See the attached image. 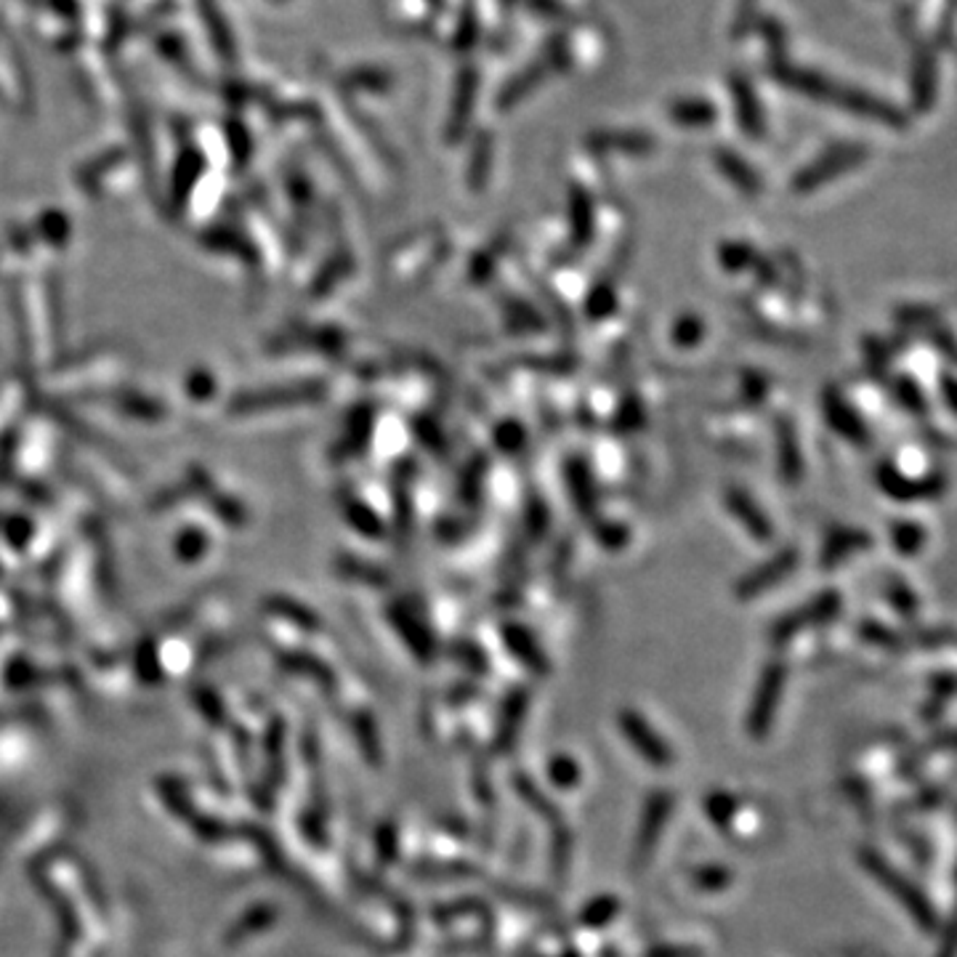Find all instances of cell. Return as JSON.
I'll return each instance as SVG.
<instances>
[{"label": "cell", "mask_w": 957, "mask_h": 957, "mask_svg": "<svg viewBox=\"0 0 957 957\" xmlns=\"http://www.w3.org/2000/svg\"><path fill=\"white\" fill-rule=\"evenodd\" d=\"M618 306V293L612 285H596L591 298H588V317L604 319Z\"/></svg>", "instance_id": "obj_20"}, {"label": "cell", "mask_w": 957, "mask_h": 957, "mask_svg": "<svg viewBox=\"0 0 957 957\" xmlns=\"http://www.w3.org/2000/svg\"><path fill=\"white\" fill-rule=\"evenodd\" d=\"M391 620H395V625L399 628V633H402L404 639H408V644L412 646V652H418V654L429 652V635H425L423 628L418 625L416 614H410L408 609H402V607H395V609H391Z\"/></svg>", "instance_id": "obj_16"}, {"label": "cell", "mask_w": 957, "mask_h": 957, "mask_svg": "<svg viewBox=\"0 0 957 957\" xmlns=\"http://www.w3.org/2000/svg\"><path fill=\"white\" fill-rule=\"evenodd\" d=\"M864 160V153L859 147H841L835 149V153L822 155L814 166L803 168L801 173L796 176V181H792V187H796V192H811V189L822 187V183H828L830 179H835V176H841L843 170L854 168L856 162Z\"/></svg>", "instance_id": "obj_3"}, {"label": "cell", "mask_w": 957, "mask_h": 957, "mask_svg": "<svg viewBox=\"0 0 957 957\" xmlns=\"http://www.w3.org/2000/svg\"><path fill=\"white\" fill-rule=\"evenodd\" d=\"M567 482H569V490H572L575 503H578L582 514H586V516L593 514L596 493H593V484H591V474H588V471H586V465H582V463H569Z\"/></svg>", "instance_id": "obj_15"}, {"label": "cell", "mask_w": 957, "mask_h": 957, "mask_svg": "<svg viewBox=\"0 0 957 957\" xmlns=\"http://www.w3.org/2000/svg\"><path fill=\"white\" fill-rule=\"evenodd\" d=\"M591 144L601 153H628V155H646L652 153L654 141L646 134H596Z\"/></svg>", "instance_id": "obj_9"}, {"label": "cell", "mask_w": 957, "mask_h": 957, "mask_svg": "<svg viewBox=\"0 0 957 957\" xmlns=\"http://www.w3.org/2000/svg\"><path fill=\"white\" fill-rule=\"evenodd\" d=\"M503 639H506V646L524 662V665H529V667L546 665V658H543L540 646L535 644L533 635L524 631L522 625H516V622H511V625H503Z\"/></svg>", "instance_id": "obj_10"}, {"label": "cell", "mask_w": 957, "mask_h": 957, "mask_svg": "<svg viewBox=\"0 0 957 957\" xmlns=\"http://www.w3.org/2000/svg\"><path fill=\"white\" fill-rule=\"evenodd\" d=\"M824 410H828V418H832L838 425L835 429L841 431L845 437H862V429H859V421L854 418V412H849L843 408V402H838V399H828V404H824Z\"/></svg>", "instance_id": "obj_22"}, {"label": "cell", "mask_w": 957, "mask_h": 957, "mask_svg": "<svg viewBox=\"0 0 957 957\" xmlns=\"http://www.w3.org/2000/svg\"><path fill=\"white\" fill-rule=\"evenodd\" d=\"M777 444H779V465H782V474L796 482L801 476V452H798L796 431L790 423L777 425Z\"/></svg>", "instance_id": "obj_12"}, {"label": "cell", "mask_w": 957, "mask_h": 957, "mask_svg": "<svg viewBox=\"0 0 957 957\" xmlns=\"http://www.w3.org/2000/svg\"><path fill=\"white\" fill-rule=\"evenodd\" d=\"M349 516H351V522L357 524V527L362 529L365 535H370V537H378L380 535V519H378V516H372L370 508H367V506H359V503H354L351 511H349Z\"/></svg>", "instance_id": "obj_25"}, {"label": "cell", "mask_w": 957, "mask_h": 957, "mask_svg": "<svg viewBox=\"0 0 957 957\" xmlns=\"http://www.w3.org/2000/svg\"><path fill=\"white\" fill-rule=\"evenodd\" d=\"M724 503H726V508H729V514L739 524H743V527L747 529V535H750L753 540H758V543L771 540V535H775L771 519L764 514V508H760L743 487H726L724 490Z\"/></svg>", "instance_id": "obj_5"}, {"label": "cell", "mask_w": 957, "mask_h": 957, "mask_svg": "<svg viewBox=\"0 0 957 957\" xmlns=\"http://www.w3.org/2000/svg\"><path fill=\"white\" fill-rule=\"evenodd\" d=\"M734 102H737V117L743 123V130L750 136L764 134V115H760L756 94H753L750 83L747 81H734Z\"/></svg>", "instance_id": "obj_7"}, {"label": "cell", "mask_w": 957, "mask_h": 957, "mask_svg": "<svg viewBox=\"0 0 957 957\" xmlns=\"http://www.w3.org/2000/svg\"><path fill=\"white\" fill-rule=\"evenodd\" d=\"M476 96V75L474 72H463L461 83H458V94H455V109H452V120H450V134L458 136L461 134V126L465 120H469L471 115V104H474Z\"/></svg>", "instance_id": "obj_14"}, {"label": "cell", "mask_w": 957, "mask_h": 957, "mask_svg": "<svg viewBox=\"0 0 957 957\" xmlns=\"http://www.w3.org/2000/svg\"><path fill=\"white\" fill-rule=\"evenodd\" d=\"M569 227H572V242L575 245H588L593 234V208L591 200L575 189L572 200H569Z\"/></svg>", "instance_id": "obj_11"}, {"label": "cell", "mask_w": 957, "mask_h": 957, "mask_svg": "<svg viewBox=\"0 0 957 957\" xmlns=\"http://www.w3.org/2000/svg\"><path fill=\"white\" fill-rule=\"evenodd\" d=\"M703 336H705V325L703 319L697 317L679 319L676 327H673V340H676L679 346H694Z\"/></svg>", "instance_id": "obj_23"}, {"label": "cell", "mask_w": 957, "mask_h": 957, "mask_svg": "<svg viewBox=\"0 0 957 957\" xmlns=\"http://www.w3.org/2000/svg\"><path fill=\"white\" fill-rule=\"evenodd\" d=\"M798 564V554L792 548L788 550H779L775 559L764 561L760 567L753 569V572H747L743 580L737 582V588H734V593H737L739 601H750L758 599V593L769 591V588H775L777 582H782L788 575L796 569Z\"/></svg>", "instance_id": "obj_2"}, {"label": "cell", "mask_w": 957, "mask_h": 957, "mask_svg": "<svg viewBox=\"0 0 957 957\" xmlns=\"http://www.w3.org/2000/svg\"><path fill=\"white\" fill-rule=\"evenodd\" d=\"M490 162H493V144H487V139H478L476 149H474V160H471V166H469L471 187L482 189L484 179H487Z\"/></svg>", "instance_id": "obj_21"}, {"label": "cell", "mask_w": 957, "mask_h": 957, "mask_svg": "<svg viewBox=\"0 0 957 957\" xmlns=\"http://www.w3.org/2000/svg\"><path fill=\"white\" fill-rule=\"evenodd\" d=\"M671 115L673 120L681 123V126H690V128H705L716 120V109H713V104L703 99L676 102L673 104Z\"/></svg>", "instance_id": "obj_13"}, {"label": "cell", "mask_w": 957, "mask_h": 957, "mask_svg": "<svg viewBox=\"0 0 957 957\" xmlns=\"http://www.w3.org/2000/svg\"><path fill=\"white\" fill-rule=\"evenodd\" d=\"M856 543H864V537L862 535H856V533H843V535H835L832 537V540L828 543V548H824V561L828 564H835L838 559H841V556H845V550H854V546Z\"/></svg>", "instance_id": "obj_24"}, {"label": "cell", "mask_w": 957, "mask_h": 957, "mask_svg": "<svg viewBox=\"0 0 957 957\" xmlns=\"http://www.w3.org/2000/svg\"><path fill=\"white\" fill-rule=\"evenodd\" d=\"M838 607H841V599H838L835 591L822 593L817 601H811V604L785 614V620H779L775 625V635L777 639H788V635L803 631L806 625H817V622L830 620L832 614L838 612Z\"/></svg>", "instance_id": "obj_6"}, {"label": "cell", "mask_w": 957, "mask_h": 957, "mask_svg": "<svg viewBox=\"0 0 957 957\" xmlns=\"http://www.w3.org/2000/svg\"><path fill=\"white\" fill-rule=\"evenodd\" d=\"M716 162H718L721 173H724L726 179L734 183V187L743 189L745 194H758L760 179L756 176V170L747 166L743 157L734 155V153H718Z\"/></svg>", "instance_id": "obj_8"}, {"label": "cell", "mask_w": 957, "mask_h": 957, "mask_svg": "<svg viewBox=\"0 0 957 957\" xmlns=\"http://www.w3.org/2000/svg\"><path fill=\"white\" fill-rule=\"evenodd\" d=\"M870 870H875L877 877L883 881V886L894 891L896 900H900L904 907H907V913L913 915L923 928H934V923H936L934 909H930L928 900L913 886V883H907L902 875H896L894 870L886 867V864L881 862V859H870Z\"/></svg>", "instance_id": "obj_4"}, {"label": "cell", "mask_w": 957, "mask_h": 957, "mask_svg": "<svg viewBox=\"0 0 957 957\" xmlns=\"http://www.w3.org/2000/svg\"><path fill=\"white\" fill-rule=\"evenodd\" d=\"M543 72H546V70H543L540 64H533V67H529V70H524L522 75L516 77V81L511 83L506 91H503V96H501V104H503V107H508V104L519 102L522 96H527V91H533V88H535V83L540 81Z\"/></svg>", "instance_id": "obj_19"}, {"label": "cell", "mask_w": 957, "mask_h": 957, "mask_svg": "<svg viewBox=\"0 0 957 957\" xmlns=\"http://www.w3.org/2000/svg\"><path fill=\"white\" fill-rule=\"evenodd\" d=\"M599 540L607 543L609 548L622 546V543L628 540V529L620 527V524H601V527H599Z\"/></svg>", "instance_id": "obj_27"}, {"label": "cell", "mask_w": 957, "mask_h": 957, "mask_svg": "<svg viewBox=\"0 0 957 957\" xmlns=\"http://www.w3.org/2000/svg\"><path fill=\"white\" fill-rule=\"evenodd\" d=\"M779 686H782V673H779V667H771V671L764 676V684H760L758 705H756V713H753V718H756L758 724L760 721L769 718L771 711H775V700L779 694Z\"/></svg>", "instance_id": "obj_17"}, {"label": "cell", "mask_w": 957, "mask_h": 957, "mask_svg": "<svg viewBox=\"0 0 957 957\" xmlns=\"http://www.w3.org/2000/svg\"><path fill=\"white\" fill-rule=\"evenodd\" d=\"M782 81L790 85V88L801 91L806 96H814V99H832L841 104L843 109H849V113L864 115V117H875V120H886V123H896V113L888 107V104L877 102L875 96L867 94H859V91H841L835 88V83L824 81V77L814 75V72H803V70H785L782 72Z\"/></svg>", "instance_id": "obj_1"}, {"label": "cell", "mask_w": 957, "mask_h": 957, "mask_svg": "<svg viewBox=\"0 0 957 957\" xmlns=\"http://www.w3.org/2000/svg\"><path fill=\"white\" fill-rule=\"evenodd\" d=\"M718 261L726 272H743V269L756 264V251L745 242H726V245H721Z\"/></svg>", "instance_id": "obj_18"}, {"label": "cell", "mask_w": 957, "mask_h": 957, "mask_svg": "<svg viewBox=\"0 0 957 957\" xmlns=\"http://www.w3.org/2000/svg\"><path fill=\"white\" fill-rule=\"evenodd\" d=\"M506 3H508V0H506Z\"/></svg>", "instance_id": "obj_28"}, {"label": "cell", "mask_w": 957, "mask_h": 957, "mask_svg": "<svg viewBox=\"0 0 957 957\" xmlns=\"http://www.w3.org/2000/svg\"><path fill=\"white\" fill-rule=\"evenodd\" d=\"M495 439H497V444H501V450H506V452L519 450L522 442H524V431L519 429V423H503L501 429L495 431Z\"/></svg>", "instance_id": "obj_26"}]
</instances>
